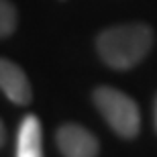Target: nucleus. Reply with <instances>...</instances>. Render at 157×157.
Returning a JSON list of instances; mask_svg holds the SVG:
<instances>
[{
	"label": "nucleus",
	"mask_w": 157,
	"mask_h": 157,
	"mask_svg": "<svg viewBox=\"0 0 157 157\" xmlns=\"http://www.w3.org/2000/svg\"><path fill=\"white\" fill-rule=\"evenodd\" d=\"M153 47V31L143 23L117 25L102 31L96 39V51L108 67L131 70L147 57Z\"/></svg>",
	"instance_id": "nucleus-1"
},
{
	"label": "nucleus",
	"mask_w": 157,
	"mask_h": 157,
	"mask_svg": "<svg viewBox=\"0 0 157 157\" xmlns=\"http://www.w3.org/2000/svg\"><path fill=\"white\" fill-rule=\"evenodd\" d=\"M92 100L110 128L122 139H133L141 131V112L131 96L112 86H100L94 90Z\"/></svg>",
	"instance_id": "nucleus-2"
},
{
	"label": "nucleus",
	"mask_w": 157,
	"mask_h": 157,
	"mask_svg": "<svg viewBox=\"0 0 157 157\" xmlns=\"http://www.w3.org/2000/svg\"><path fill=\"white\" fill-rule=\"evenodd\" d=\"M55 143L63 157H98L100 143L86 127L65 122L55 133Z\"/></svg>",
	"instance_id": "nucleus-3"
},
{
	"label": "nucleus",
	"mask_w": 157,
	"mask_h": 157,
	"mask_svg": "<svg viewBox=\"0 0 157 157\" xmlns=\"http://www.w3.org/2000/svg\"><path fill=\"white\" fill-rule=\"evenodd\" d=\"M0 90L17 106H25L33 100V90L23 67L4 57H0Z\"/></svg>",
	"instance_id": "nucleus-4"
},
{
	"label": "nucleus",
	"mask_w": 157,
	"mask_h": 157,
	"mask_svg": "<svg viewBox=\"0 0 157 157\" xmlns=\"http://www.w3.org/2000/svg\"><path fill=\"white\" fill-rule=\"evenodd\" d=\"M17 157H43L41 122L35 114H27L18 124L17 133Z\"/></svg>",
	"instance_id": "nucleus-5"
},
{
	"label": "nucleus",
	"mask_w": 157,
	"mask_h": 157,
	"mask_svg": "<svg viewBox=\"0 0 157 157\" xmlns=\"http://www.w3.org/2000/svg\"><path fill=\"white\" fill-rule=\"evenodd\" d=\"M17 8L10 0H0V39L12 35L17 29Z\"/></svg>",
	"instance_id": "nucleus-6"
},
{
	"label": "nucleus",
	"mask_w": 157,
	"mask_h": 157,
	"mask_svg": "<svg viewBox=\"0 0 157 157\" xmlns=\"http://www.w3.org/2000/svg\"><path fill=\"white\" fill-rule=\"evenodd\" d=\"M6 143V128H4V122L0 121V147Z\"/></svg>",
	"instance_id": "nucleus-7"
},
{
	"label": "nucleus",
	"mask_w": 157,
	"mask_h": 157,
	"mask_svg": "<svg viewBox=\"0 0 157 157\" xmlns=\"http://www.w3.org/2000/svg\"><path fill=\"white\" fill-rule=\"evenodd\" d=\"M153 114H155V131H157V98H155V108H153Z\"/></svg>",
	"instance_id": "nucleus-8"
}]
</instances>
